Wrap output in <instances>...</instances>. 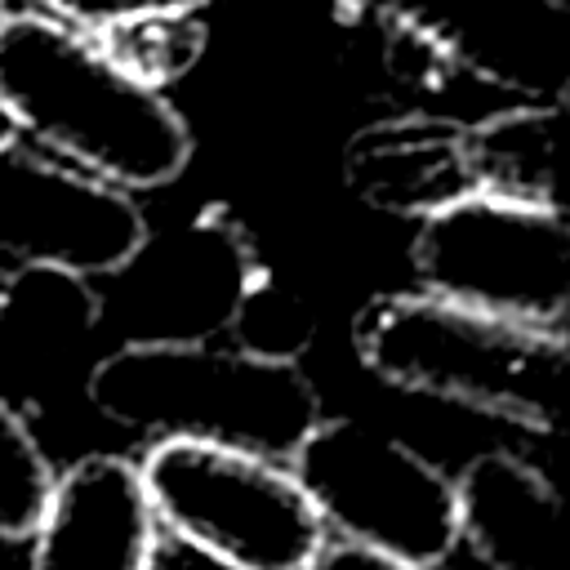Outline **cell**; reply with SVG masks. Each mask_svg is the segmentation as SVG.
Instances as JSON below:
<instances>
[{
  "label": "cell",
  "instance_id": "cell-1",
  "mask_svg": "<svg viewBox=\"0 0 570 570\" xmlns=\"http://www.w3.org/2000/svg\"><path fill=\"white\" fill-rule=\"evenodd\" d=\"M0 107L13 129L111 187H165L191 160L178 107L53 13L0 18Z\"/></svg>",
  "mask_w": 570,
  "mask_h": 570
},
{
  "label": "cell",
  "instance_id": "cell-2",
  "mask_svg": "<svg viewBox=\"0 0 570 570\" xmlns=\"http://www.w3.org/2000/svg\"><path fill=\"white\" fill-rule=\"evenodd\" d=\"M89 401L111 423L156 441H209L281 463L321 419V396L294 361L200 338L116 347L94 365Z\"/></svg>",
  "mask_w": 570,
  "mask_h": 570
},
{
  "label": "cell",
  "instance_id": "cell-3",
  "mask_svg": "<svg viewBox=\"0 0 570 570\" xmlns=\"http://www.w3.org/2000/svg\"><path fill=\"white\" fill-rule=\"evenodd\" d=\"M352 343L361 365L401 392L454 401L530 432H557L561 423L566 330L419 289L361 307Z\"/></svg>",
  "mask_w": 570,
  "mask_h": 570
},
{
  "label": "cell",
  "instance_id": "cell-4",
  "mask_svg": "<svg viewBox=\"0 0 570 570\" xmlns=\"http://www.w3.org/2000/svg\"><path fill=\"white\" fill-rule=\"evenodd\" d=\"M138 472L156 525L223 570H307L325 548V525L281 459L156 441Z\"/></svg>",
  "mask_w": 570,
  "mask_h": 570
},
{
  "label": "cell",
  "instance_id": "cell-5",
  "mask_svg": "<svg viewBox=\"0 0 570 570\" xmlns=\"http://www.w3.org/2000/svg\"><path fill=\"white\" fill-rule=\"evenodd\" d=\"M321 525L383 561L432 570L459 543L454 476L361 419H316L285 459Z\"/></svg>",
  "mask_w": 570,
  "mask_h": 570
},
{
  "label": "cell",
  "instance_id": "cell-6",
  "mask_svg": "<svg viewBox=\"0 0 570 570\" xmlns=\"http://www.w3.org/2000/svg\"><path fill=\"white\" fill-rule=\"evenodd\" d=\"M410 263L423 289L441 298L566 330L570 240L561 205L468 191L419 223Z\"/></svg>",
  "mask_w": 570,
  "mask_h": 570
},
{
  "label": "cell",
  "instance_id": "cell-7",
  "mask_svg": "<svg viewBox=\"0 0 570 570\" xmlns=\"http://www.w3.org/2000/svg\"><path fill=\"white\" fill-rule=\"evenodd\" d=\"M147 245V218L85 169L0 142V258L67 276H111Z\"/></svg>",
  "mask_w": 570,
  "mask_h": 570
},
{
  "label": "cell",
  "instance_id": "cell-8",
  "mask_svg": "<svg viewBox=\"0 0 570 570\" xmlns=\"http://www.w3.org/2000/svg\"><path fill=\"white\" fill-rule=\"evenodd\" d=\"M432 45L468 76L525 102H561L570 22L561 0H343Z\"/></svg>",
  "mask_w": 570,
  "mask_h": 570
},
{
  "label": "cell",
  "instance_id": "cell-9",
  "mask_svg": "<svg viewBox=\"0 0 570 570\" xmlns=\"http://www.w3.org/2000/svg\"><path fill=\"white\" fill-rule=\"evenodd\" d=\"M160 525L138 463L85 454L53 472L27 570H151Z\"/></svg>",
  "mask_w": 570,
  "mask_h": 570
},
{
  "label": "cell",
  "instance_id": "cell-10",
  "mask_svg": "<svg viewBox=\"0 0 570 570\" xmlns=\"http://www.w3.org/2000/svg\"><path fill=\"white\" fill-rule=\"evenodd\" d=\"M454 517L459 539L485 570H566L561 494L508 450L476 454L454 476Z\"/></svg>",
  "mask_w": 570,
  "mask_h": 570
},
{
  "label": "cell",
  "instance_id": "cell-11",
  "mask_svg": "<svg viewBox=\"0 0 570 570\" xmlns=\"http://www.w3.org/2000/svg\"><path fill=\"white\" fill-rule=\"evenodd\" d=\"M347 187L383 214L428 218L445 209L450 200L476 191L463 125L441 116H396L352 134Z\"/></svg>",
  "mask_w": 570,
  "mask_h": 570
},
{
  "label": "cell",
  "instance_id": "cell-12",
  "mask_svg": "<svg viewBox=\"0 0 570 570\" xmlns=\"http://www.w3.org/2000/svg\"><path fill=\"white\" fill-rule=\"evenodd\" d=\"M557 129H561V102L512 107V111H499V116L463 129L472 187L490 191V196H508V200L561 205V196H557Z\"/></svg>",
  "mask_w": 570,
  "mask_h": 570
},
{
  "label": "cell",
  "instance_id": "cell-13",
  "mask_svg": "<svg viewBox=\"0 0 570 570\" xmlns=\"http://www.w3.org/2000/svg\"><path fill=\"white\" fill-rule=\"evenodd\" d=\"M205 36L209 31L196 13H151V18L107 27L98 45L120 71L160 89L165 80H178L205 53Z\"/></svg>",
  "mask_w": 570,
  "mask_h": 570
},
{
  "label": "cell",
  "instance_id": "cell-14",
  "mask_svg": "<svg viewBox=\"0 0 570 570\" xmlns=\"http://www.w3.org/2000/svg\"><path fill=\"white\" fill-rule=\"evenodd\" d=\"M53 468L22 423V414L0 396V539H31Z\"/></svg>",
  "mask_w": 570,
  "mask_h": 570
},
{
  "label": "cell",
  "instance_id": "cell-15",
  "mask_svg": "<svg viewBox=\"0 0 570 570\" xmlns=\"http://www.w3.org/2000/svg\"><path fill=\"white\" fill-rule=\"evenodd\" d=\"M232 330L240 338V352L267 356V361H294V352L312 338L307 312L294 303L289 289H249L232 307Z\"/></svg>",
  "mask_w": 570,
  "mask_h": 570
},
{
  "label": "cell",
  "instance_id": "cell-16",
  "mask_svg": "<svg viewBox=\"0 0 570 570\" xmlns=\"http://www.w3.org/2000/svg\"><path fill=\"white\" fill-rule=\"evenodd\" d=\"M53 9V18L71 22V27H120L134 18H151V13H196L209 0H45Z\"/></svg>",
  "mask_w": 570,
  "mask_h": 570
},
{
  "label": "cell",
  "instance_id": "cell-17",
  "mask_svg": "<svg viewBox=\"0 0 570 570\" xmlns=\"http://www.w3.org/2000/svg\"><path fill=\"white\" fill-rule=\"evenodd\" d=\"M307 570H414V566L383 561V557H374L365 548H352V543H325Z\"/></svg>",
  "mask_w": 570,
  "mask_h": 570
},
{
  "label": "cell",
  "instance_id": "cell-18",
  "mask_svg": "<svg viewBox=\"0 0 570 570\" xmlns=\"http://www.w3.org/2000/svg\"><path fill=\"white\" fill-rule=\"evenodd\" d=\"M4 138H13V120H9V111L0 107V142H4Z\"/></svg>",
  "mask_w": 570,
  "mask_h": 570
},
{
  "label": "cell",
  "instance_id": "cell-19",
  "mask_svg": "<svg viewBox=\"0 0 570 570\" xmlns=\"http://www.w3.org/2000/svg\"><path fill=\"white\" fill-rule=\"evenodd\" d=\"M0 307H4V281H0Z\"/></svg>",
  "mask_w": 570,
  "mask_h": 570
}]
</instances>
